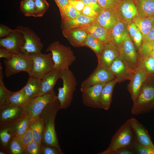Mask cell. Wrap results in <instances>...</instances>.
<instances>
[{
	"label": "cell",
	"instance_id": "6da1fadb",
	"mask_svg": "<svg viewBox=\"0 0 154 154\" xmlns=\"http://www.w3.org/2000/svg\"><path fill=\"white\" fill-rule=\"evenodd\" d=\"M60 109L58 98L49 103L44 109L39 116L43 120L44 132L42 143L54 147L62 151L60 147L55 127L57 113Z\"/></svg>",
	"mask_w": 154,
	"mask_h": 154
},
{
	"label": "cell",
	"instance_id": "7a4b0ae2",
	"mask_svg": "<svg viewBox=\"0 0 154 154\" xmlns=\"http://www.w3.org/2000/svg\"><path fill=\"white\" fill-rule=\"evenodd\" d=\"M152 74L148 73L131 110L133 115H137L154 110V80Z\"/></svg>",
	"mask_w": 154,
	"mask_h": 154
},
{
	"label": "cell",
	"instance_id": "3957f363",
	"mask_svg": "<svg viewBox=\"0 0 154 154\" xmlns=\"http://www.w3.org/2000/svg\"><path fill=\"white\" fill-rule=\"evenodd\" d=\"M135 141L130 118L121 126L114 134L107 148L98 154H113L116 151L122 148H132Z\"/></svg>",
	"mask_w": 154,
	"mask_h": 154
},
{
	"label": "cell",
	"instance_id": "277c9868",
	"mask_svg": "<svg viewBox=\"0 0 154 154\" xmlns=\"http://www.w3.org/2000/svg\"><path fill=\"white\" fill-rule=\"evenodd\" d=\"M60 78L62 81L63 86L58 89L57 97L60 109H65L71 104L77 83L75 77L69 68L60 70Z\"/></svg>",
	"mask_w": 154,
	"mask_h": 154
},
{
	"label": "cell",
	"instance_id": "5b68a950",
	"mask_svg": "<svg viewBox=\"0 0 154 154\" xmlns=\"http://www.w3.org/2000/svg\"><path fill=\"white\" fill-rule=\"evenodd\" d=\"M46 51L51 53L55 70H61L69 68L76 60V57L71 48L60 44L58 41L51 43Z\"/></svg>",
	"mask_w": 154,
	"mask_h": 154
},
{
	"label": "cell",
	"instance_id": "8992f818",
	"mask_svg": "<svg viewBox=\"0 0 154 154\" xmlns=\"http://www.w3.org/2000/svg\"><path fill=\"white\" fill-rule=\"evenodd\" d=\"M5 74L9 77L16 73L24 71L29 74L32 69L33 61L31 55L21 53L12 54L9 59L4 60Z\"/></svg>",
	"mask_w": 154,
	"mask_h": 154
},
{
	"label": "cell",
	"instance_id": "52a82bcc",
	"mask_svg": "<svg viewBox=\"0 0 154 154\" xmlns=\"http://www.w3.org/2000/svg\"><path fill=\"white\" fill-rule=\"evenodd\" d=\"M57 98L54 90L48 94L27 101L23 106L24 115L32 120L39 117L45 107L50 103Z\"/></svg>",
	"mask_w": 154,
	"mask_h": 154
},
{
	"label": "cell",
	"instance_id": "ba28073f",
	"mask_svg": "<svg viewBox=\"0 0 154 154\" xmlns=\"http://www.w3.org/2000/svg\"><path fill=\"white\" fill-rule=\"evenodd\" d=\"M33 61L32 69L29 77L42 79L54 69V63L51 52L47 54L41 53L31 55Z\"/></svg>",
	"mask_w": 154,
	"mask_h": 154
},
{
	"label": "cell",
	"instance_id": "9c48e42d",
	"mask_svg": "<svg viewBox=\"0 0 154 154\" xmlns=\"http://www.w3.org/2000/svg\"><path fill=\"white\" fill-rule=\"evenodd\" d=\"M22 33L25 39V43L21 53L31 55L41 53L43 44L40 39L36 33L29 27L20 25L15 29Z\"/></svg>",
	"mask_w": 154,
	"mask_h": 154
},
{
	"label": "cell",
	"instance_id": "30bf717a",
	"mask_svg": "<svg viewBox=\"0 0 154 154\" xmlns=\"http://www.w3.org/2000/svg\"><path fill=\"white\" fill-rule=\"evenodd\" d=\"M119 51L120 56L127 67L132 72L134 73L139 65L140 58L136 52L131 39L128 33Z\"/></svg>",
	"mask_w": 154,
	"mask_h": 154
},
{
	"label": "cell",
	"instance_id": "8fae6325",
	"mask_svg": "<svg viewBox=\"0 0 154 154\" xmlns=\"http://www.w3.org/2000/svg\"><path fill=\"white\" fill-rule=\"evenodd\" d=\"M25 43L23 34L16 29L5 38L0 39V47L6 48L12 54L21 53Z\"/></svg>",
	"mask_w": 154,
	"mask_h": 154
},
{
	"label": "cell",
	"instance_id": "7c38bea8",
	"mask_svg": "<svg viewBox=\"0 0 154 154\" xmlns=\"http://www.w3.org/2000/svg\"><path fill=\"white\" fill-rule=\"evenodd\" d=\"M113 74L108 69L96 67L92 73L82 83L80 90L83 89L100 83H106L115 79Z\"/></svg>",
	"mask_w": 154,
	"mask_h": 154
},
{
	"label": "cell",
	"instance_id": "4fadbf2b",
	"mask_svg": "<svg viewBox=\"0 0 154 154\" xmlns=\"http://www.w3.org/2000/svg\"><path fill=\"white\" fill-rule=\"evenodd\" d=\"M106 83L97 84L80 90L83 104L88 107L100 108L99 98L102 90Z\"/></svg>",
	"mask_w": 154,
	"mask_h": 154
},
{
	"label": "cell",
	"instance_id": "5bb4252c",
	"mask_svg": "<svg viewBox=\"0 0 154 154\" xmlns=\"http://www.w3.org/2000/svg\"><path fill=\"white\" fill-rule=\"evenodd\" d=\"M147 74L148 73L140 62L127 86V90L133 102L135 101L141 87L147 78Z\"/></svg>",
	"mask_w": 154,
	"mask_h": 154
},
{
	"label": "cell",
	"instance_id": "9a60e30c",
	"mask_svg": "<svg viewBox=\"0 0 154 154\" xmlns=\"http://www.w3.org/2000/svg\"><path fill=\"white\" fill-rule=\"evenodd\" d=\"M120 55L117 46L111 42L104 44L101 54L97 57V67H104L109 69L114 60Z\"/></svg>",
	"mask_w": 154,
	"mask_h": 154
},
{
	"label": "cell",
	"instance_id": "2e32d148",
	"mask_svg": "<svg viewBox=\"0 0 154 154\" xmlns=\"http://www.w3.org/2000/svg\"><path fill=\"white\" fill-rule=\"evenodd\" d=\"M24 115L23 106H5L0 108V127L7 125Z\"/></svg>",
	"mask_w": 154,
	"mask_h": 154
},
{
	"label": "cell",
	"instance_id": "e0dca14e",
	"mask_svg": "<svg viewBox=\"0 0 154 154\" xmlns=\"http://www.w3.org/2000/svg\"><path fill=\"white\" fill-rule=\"evenodd\" d=\"M130 119L135 141L141 145L154 148V145L146 128L136 119L131 117Z\"/></svg>",
	"mask_w": 154,
	"mask_h": 154
},
{
	"label": "cell",
	"instance_id": "ac0fdd59",
	"mask_svg": "<svg viewBox=\"0 0 154 154\" xmlns=\"http://www.w3.org/2000/svg\"><path fill=\"white\" fill-rule=\"evenodd\" d=\"M109 70L120 82L130 80L134 74L129 69L120 55L114 60Z\"/></svg>",
	"mask_w": 154,
	"mask_h": 154
},
{
	"label": "cell",
	"instance_id": "d6986e66",
	"mask_svg": "<svg viewBox=\"0 0 154 154\" xmlns=\"http://www.w3.org/2000/svg\"><path fill=\"white\" fill-rule=\"evenodd\" d=\"M77 28L84 31L104 44L110 42L109 33L96 21L87 25Z\"/></svg>",
	"mask_w": 154,
	"mask_h": 154
},
{
	"label": "cell",
	"instance_id": "ffe728a7",
	"mask_svg": "<svg viewBox=\"0 0 154 154\" xmlns=\"http://www.w3.org/2000/svg\"><path fill=\"white\" fill-rule=\"evenodd\" d=\"M64 36L72 45L74 47L83 46L88 34L84 31L78 28H74L62 31Z\"/></svg>",
	"mask_w": 154,
	"mask_h": 154
},
{
	"label": "cell",
	"instance_id": "44dd1931",
	"mask_svg": "<svg viewBox=\"0 0 154 154\" xmlns=\"http://www.w3.org/2000/svg\"><path fill=\"white\" fill-rule=\"evenodd\" d=\"M119 80L115 78L106 83L101 91L99 98L100 108L105 110H108L112 101L113 90L116 84Z\"/></svg>",
	"mask_w": 154,
	"mask_h": 154
},
{
	"label": "cell",
	"instance_id": "7402d4cb",
	"mask_svg": "<svg viewBox=\"0 0 154 154\" xmlns=\"http://www.w3.org/2000/svg\"><path fill=\"white\" fill-rule=\"evenodd\" d=\"M60 70L54 69L41 79L38 96H42L53 91L54 86L58 79L60 78Z\"/></svg>",
	"mask_w": 154,
	"mask_h": 154
},
{
	"label": "cell",
	"instance_id": "603a6c76",
	"mask_svg": "<svg viewBox=\"0 0 154 154\" xmlns=\"http://www.w3.org/2000/svg\"><path fill=\"white\" fill-rule=\"evenodd\" d=\"M113 11L103 9L96 18V21L105 29L109 33L118 21L117 18Z\"/></svg>",
	"mask_w": 154,
	"mask_h": 154
},
{
	"label": "cell",
	"instance_id": "cb8c5ba5",
	"mask_svg": "<svg viewBox=\"0 0 154 154\" xmlns=\"http://www.w3.org/2000/svg\"><path fill=\"white\" fill-rule=\"evenodd\" d=\"M32 120L30 117L24 115L14 122L5 126L9 127L11 129L12 137L19 138L28 129Z\"/></svg>",
	"mask_w": 154,
	"mask_h": 154
},
{
	"label": "cell",
	"instance_id": "d4e9b609",
	"mask_svg": "<svg viewBox=\"0 0 154 154\" xmlns=\"http://www.w3.org/2000/svg\"><path fill=\"white\" fill-rule=\"evenodd\" d=\"M110 32L111 34V36H109L110 42L117 46H118L119 50L121 48L125 38L128 33L126 30L124 24L121 22L118 21Z\"/></svg>",
	"mask_w": 154,
	"mask_h": 154
},
{
	"label": "cell",
	"instance_id": "484cf974",
	"mask_svg": "<svg viewBox=\"0 0 154 154\" xmlns=\"http://www.w3.org/2000/svg\"><path fill=\"white\" fill-rule=\"evenodd\" d=\"M96 18L88 17L81 13L80 15L73 19L70 20L62 19L61 27L62 31H64L82 27L96 21Z\"/></svg>",
	"mask_w": 154,
	"mask_h": 154
},
{
	"label": "cell",
	"instance_id": "4316f807",
	"mask_svg": "<svg viewBox=\"0 0 154 154\" xmlns=\"http://www.w3.org/2000/svg\"><path fill=\"white\" fill-rule=\"evenodd\" d=\"M41 79L30 77L26 85L22 88L27 101L38 96Z\"/></svg>",
	"mask_w": 154,
	"mask_h": 154
},
{
	"label": "cell",
	"instance_id": "83f0119b",
	"mask_svg": "<svg viewBox=\"0 0 154 154\" xmlns=\"http://www.w3.org/2000/svg\"><path fill=\"white\" fill-rule=\"evenodd\" d=\"M133 19V23L141 32L143 39L150 30L154 27V16L142 17L136 16Z\"/></svg>",
	"mask_w": 154,
	"mask_h": 154
},
{
	"label": "cell",
	"instance_id": "f1b7e54d",
	"mask_svg": "<svg viewBox=\"0 0 154 154\" xmlns=\"http://www.w3.org/2000/svg\"><path fill=\"white\" fill-rule=\"evenodd\" d=\"M137 13L142 17L154 16V0H135Z\"/></svg>",
	"mask_w": 154,
	"mask_h": 154
},
{
	"label": "cell",
	"instance_id": "f546056e",
	"mask_svg": "<svg viewBox=\"0 0 154 154\" xmlns=\"http://www.w3.org/2000/svg\"><path fill=\"white\" fill-rule=\"evenodd\" d=\"M31 126L33 135V140L40 146L42 143L44 132L42 119L39 116L32 120Z\"/></svg>",
	"mask_w": 154,
	"mask_h": 154
},
{
	"label": "cell",
	"instance_id": "4dcf8cb0",
	"mask_svg": "<svg viewBox=\"0 0 154 154\" xmlns=\"http://www.w3.org/2000/svg\"><path fill=\"white\" fill-rule=\"evenodd\" d=\"M120 9L123 17L127 20L133 19L138 14L136 6L131 0L122 2L120 5Z\"/></svg>",
	"mask_w": 154,
	"mask_h": 154
},
{
	"label": "cell",
	"instance_id": "1f68e13d",
	"mask_svg": "<svg viewBox=\"0 0 154 154\" xmlns=\"http://www.w3.org/2000/svg\"><path fill=\"white\" fill-rule=\"evenodd\" d=\"M27 101L22 88L20 90L12 92L7 99L5 105L23 106Z\"/></svg>",
	"mask_w": 154,
	"mask_h": 154
},
{
	"label": "cell",
	"instance_id": "d6a6232c",
	"mask_svg": "<svg viewBox=\"0 0 154 154\" xmlns=\"http://www.w3.org/2000/svg\"><path fill=\"white\" fill-rule=\"evenodd\" d=\"M83 46L87 47L90 48L98 57L102 52L104 44L98 39L88 34Z\"/></svg>",
	"mask_w": 154,
	"mask_h": 154
},
{
	"label": "cell",
	"instance_id": "836d02e7",
	"mask_svg": "<svg viewBox=\"0 0 154 154\" xmlns=\"http://www.w3.org/2000/svg\"><path fill=\"white\" fill-rule=\"evenodd\" d=\"M0 150L7 154L9 142L12 137L11 130L8 126L0 127Z\"/></svg>",
	"mask_w": 154,
	"mask_h": 154
},
{
	"label": "cell",
	"instance_id": "e575fe53",
	"mask_svg": "<svg viewBox=\"0 0 154 154\" xmlns=\"http://www.w3.org/2000/svg\"><path fill=\"white\" fill-rule=\"evenodd\" d=\"M20 10L26 16L37 17L34 0H23L20 4Z\"/></svg>",
	"mask_w": 154,
	"mask_h": 154
},
{
	"label": "cell",
	"instance_id": "d590c367",
	"mask_svg": "<svg viewBox=\"0 0 154 154\" xmlns=\"http://www.w3.org/2000/svg\"><path fill=\"white\" fill-rule=\"evenodd\" d=\"M8 152L9 154H25V150L19 137H12L9 142Z\"/></svg>",
	"mask_w": 154,
	"mask_h": 154
},
{
	"label": "cell",
	"instance_id": "8d00e7d4",
	"mask_svg": "<svg viewBox=\"0 0 154 154\" xmlns=\"http://www.w3.org/2000/svg\"><path fill=\"white\" fill-rule=\"evenodd\" d=\"M2 67L0 63V108L5 105L7 99L13 92L7 89L3 82Z\"/></svg>",
	"mask_w": 154,
	"mask_h": 154
},
{
	"label": "cell",
	"instance_id": "74e56055",
	"mask_svg": "<svg viewBox=\"0 0 154 154\" xmlns=\"http://www.w3.org/2000/svg\"><path fill=\"white\" fill-rule=\"evenodd\" d=\"M59 11L62 19L64 20L73 19L78 16L81 13L76 10L69 4Z\"/></svg>",
	"mask_w": 154,
	"mask_h": 154
},
{
	"label": "cell",
	"instance_id": "f35d334b",
	"mask_svg": "<svg viewBox=\"0 0 154 154\" xmlns=\"http://www.w3.org/2000/svg\"><path fill=\"white\" fill-rule=\"evenodd\" d=\"M37 17H42L48 10L49 4L46 0H34Z\"/></svg>",
	"mask_w": 154,
	"mask_h": 154
},
{
	"label": "cell",
	"instance_id": "ab89813d",
	"mask_svg": "<svg viewBox=\"0 0 154 154\" xmlns=\"http://www.w3.org/2000/svg\"><path fill=\"white\" fill-rule=\"evenodd\" d=\"M132 149L135 154H154V148L141 145L136 141Z\"/></svg>",
	"mask_w": 154,
	"mask_h": 154
},
{
	"label": "cell",
	"instance_id": "60d3db41",
	"mask_svg": "<svg viewBox=\"0 0 154 154\" xmlns=\"http://www.w3.org/2000/svg\"><path fill=\"white\" fill-rule=\"evenodd\" d=\"M140 62L148 73L154 74V60L151 56L140 58Z\"/></svg>",
	"mask_w": 154,
	"mask_h": 154
},
{
	"label": "cell",
	"instance_id": "b9f144b4",
	"mask_svg": "<svg viewBox=\"0 0 154 154\" xmlns=\"http://www.w3.org/2000/svg\"><path fill=\"white\" fill-rule=\"evenodd\" d=\"M56 147L49 146L42 143L40 146V154H63Z\"/></svg>",
	"mask_w": 154,
	"mask_h": 154
},
{
	"label": "cell",
	"instance_id": "7bdbcfd3",
	"mask_svg": "<svg viewBox=\"0 0 154 154\" xmlns=\"http://www.w3.org/2000/svg\"><path fill=\"white\" fill-rule=\"evenodd\" d=\"M33 135L31 124L27 131L19 139L25 150L27 145L33 140Z\"/></svg>",
	"mask_w": 154,
	"mask_h": 154
},
{
	"label": "cell",
	"instance_id": "ee69618b",
	"mask_svg": "<svg viewBox=\"0 0 154 154\" xmlns=\"http://www.w3.org/2000/svg\"><path fill=\"white\" fill-rule=\"evenodd\" d=\"M40 146L33 140L26 146L25 154H40Z\"/></svg>",
	"mask_w": 154,
	"mask_h": 154
},
{
	"label": "cell",
	"instance_id": "f6af8a7d",
	"mask_svg": "<svg viewBox=\"0 0 154 154\" xmlns=\"http://www.w3.org/2000/svg\"><path fill=\"white\" fill-rule=\"evenodd\" d=\"M101 7L103 9L113 10L117 4V0H98Z\"/></svg>",
	"mask_w": 154,
	"mask_h": 154
},
{
	"label": "cell",
	"instance_id": "bcb514c9",
	"mask_svg": "<svg viewBox=\"0 0 154 154\" xmlns=\"http://www.w3.org/2000/svg\"><path fill=\"white\" fill-rule=\"evenodd\" d=\"M85 5H87L92 8L99 14L103 10L98 3V0H81Z\"/></svg>",
	"mask_w": 154,
	"mask_h": 154
},
{
	"label": "cell",
	"instance_id": "7dc6e473",
	"mask_svg": "<svg viewBox=\"0 0 154 154\" xmlns=\"http://www.w3.org/2000/svg\"><path fill=\"white\" fill-rule=\"evenodd\" d=\"M85 16L90 18H96L98 13L89 6L85 5L81 13Z\"/></svg>",
	"mask_w": 154,
	"mask_h": 154
},
{
	"label": "cell",
	"instance_id": "c3c4849f",
	"mask_svg": "<svg viewBox=\"0 0 154 154\" xmlns=\"http://www.w3.org/2000/svg\"><path fill=\"white\" fill-rule=\"evenodd\" d=\"M70 5L72 6L76 10L82 13L85 5L81 0H76L74 1H68Z\"/></svg>",
	"mask_w": 154,
	"mask_h": 154
},
{
	"label": "cell",
	"instance_id": "681fc988",
	"mask_svg": "<svg viewBox=\"0 0 154 154\" xmlns=\"http://www.w3.org/2000/svg\"><path fill=\"white\" fill-rule=\"evenodd\" d=\"M132 38L137 47L140 49L142 44L143 37L142 33L139 29Z\"/></svg>",
	"mask_w": 154,
	"mask_h": 154
},
{
	"label": "cell",
	"instance_id": "f907efd6",
	"mask_svg": "<svg viewBox=\"0 0 154 154\" xmlns=\"http://www.w3.org/2000/svg\"><path fill=\"white\" fill-rule=\"evenodd\" d=\"M15 31V29H12L5 25L0 24V37L1 38H3Z\"/></svg>",
	"mask_w": 154,
	"mask_h": 154
},
{
	"label": "cell",
	"instance_id": "816d5d0a",
	"mask_svg": "<svg viewBox=\"0 0 154 154\" xmlns=\"http://www.w3.org/2000/svg\"><path fill=\"white\" fill-rule=\"evenodd\" d=\"M12 54L6 48L0 47V58H4L6 60L9 59L12 56Z\"/></svg>",
	"mask_w": 154,
	"mask_h": 154
},
{
	"label": "cell",
	"instance_id": "f5cc1de1",
	"mask_svg": "<svg viewBox=\"0 0 154 154\" xmlns=\"http://www.w3.org/2000/svg\"><path fill=\"white\" fill-rule=\"evenodd\" d=\"M134 152L131 148H124L118 149L113 154H134Z\"/></svg>",
	"mask_w": 154,
	"mask_h": 154
},
{
	"label": "cell",
	"instance_id": "db71d44e",
	"mask_svg": "<svg viewBox=\"0 0 154 154\" xmlns=\"http://www.w3.org/2000/svg\"><path fill=\"white\" fill-rule=\"evenodd\" d=\"M127 29L131 37L132 38L137 32L138 29L133 23H132L128 25Z\"/></svg>",
	"mask_w": 154,
	"mask_h": 154
},
{
	"label": "cell",
	"instance_id": "11a10c76",
	"mask_svg": "<svg viewBox=\"0 0 154 154\" xmlns=\"http://www.w3.org/2000/svg\"><path fill=\"white\" fill-rule=\"evenodd\" d=\"M154 40V27H153L147 34L143 41L151 42Z\"/></svg>",
	"mask_w": 154,
	"mask_h": 154
},
{
	"label": "cell",
	"instance_id": "9f6ffc18",
	"mask_svg": "<svg viewBox=\"0 0 154 154\" xmlns=\"http://www.w3.org/2000/svg\"><path fill=\"white\" fill-rule=\"evenodd\" d=\"M59 10L62 9L64 7L69 4L68 0H54Z\"/></svg>",
	"mask_w": 154,
	"mask_h": 154
},
{
	"label": "cell",
	"instance_id": "6f0895ef",
	"mask_svg": "<svg viewBox=\"0 0 154 154\" xmlns=\"http://www.w3.org/2000/svg\"><path fill=\"white\" fill-rule=\"evenodd\" d=\"M149 56H151L154 60V50H153L151 52Z\"/></svg>",
	"mask_w": 154,
	"mask_h": 154
},
{
	"label": "cell",
	"instance_id": "680465c9",
	"mask_svg": "<svg viewBox=\"0 0 154 154\" xmlns=\"http://www.w3.org/2000/svg\"><path fill=\"white\" fill-rule=\"evenodd\" d=\"M151 45L153 50H154V40L151 41Z\"/></svg>",
	"mask_w": 154,
	"mask_h": 154
},
{
	"label": "cell",
	"instance_id": "91938a15",
	"mask_svg": "<svg viewBox=\"0 0 154 154\" xmlns=\"http://www.w3.org/2000/svg\"><path fill=\"white\" fill-rule=\"evenodd\" d=\"M0 154H6L7 153L6 152L4 151H0Z\"/></svg>",
	"mask_w": 154,
	"mask_h": 154
},
{
	"label": "cell",
	"instance_id": "94428289",
	"mask_svg": "<svg viewBox=\"0 0 154 154\" xmlns=\"http://www.w3.org/2000/svg\"><path fill=\"white\" fill-rule=\"evenodd\" d=\"M68 1H75V0H68Z\"/></svg>",
	"mask_w": 154,
	"mask_h": 154
}]
</instances>
